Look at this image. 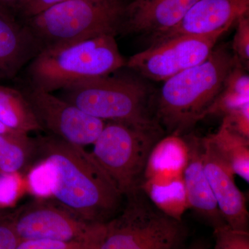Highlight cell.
<instances>
[{"label": "cell", "instance_id": "cell-24", "mask_svg": "<svg viewBox=\"0 0 249 249\" xmlns=\"http://www.w3.org/2000/svg\"><path fill=\"white\" fill-rule=\"evenodd\" d=\"M222 123L235 133L249 139V103L230 111L223 117Z\"/></svg>", "mask_w": 249, "mask_h": 249}, {"label": "cell", "instance_id": "cell-18", "mask_svg": "<svg viewBox=\"0 0 249 249\" xmlns=\"http://www.w3.org/2000/svg\"><path fill=\"white\" fill-rule=\"evenodd\" d=\"M0 122L19 133L42 131L22 91L2 85H0Z\"/></svg>", "mask_w": 249, "mask_h": 249}, {"label": "cell", "instance_id": "cell-9", "mask_svg": "<svg viewBox=\"0 0 249 249\" xmlns=\"http://www.w3.org/2000/svg\"><path fill=\"white\" fill-rule=\"evenodd\" d=\"M224 34L177 36L155 42L150 48L131 56L125 66L147 78L164 82L205 61Z\"/></svg>", "mask_w": 249, "mask_h": 249}, {"label": "cell", "instance_id": "cell-17", "mask_svg": "<svg viewBox=\"0 0 249 249\" xmlns=\"http://www.w3.org/2000/svg\"><path fill=\"white\" fill-rule=\"evenodd\" d=\"M203 139L235 175L249 182V139L235 133L222 123L217 132Z\"/></svg>", "mask_w": 249, "mask_h": 249}, {"label": "cell", "instance_id": "cell-21", "mask_svg": "<svg viewBox=\"0 0 249 249\" xmlns=\"http://www.w3.org/2000/svg\"><path fill=\"white\" fill-rule=\"evenodd\" d=\"M214 249H249V231L234 230L225 225L214 229Z\"/></svg>", "mask_w": 249, "mask_h": 249}, {"label": "cell", "instance_id": "cell-7", "mask_svg": "<svg viewBox=\"0 0 249 249\" xmlns=\"http://www.w3.org/2000/svg\"><path fill=\"white\" fill-rule=\"evenodd\" d=\"M59 91V97L100 120L139 125L160 124L150 111L147 87L130 77H97Z\"/></svg>", "mask_w": 249, "mask_h": 249}, {"label": "cell", "instance_id": "cell-1", "mask_svg": "<svg viewBox=\"0 0 249 249\" xmlns=\"http://www.w3.org/2000/svg\"><path fill=\"white\" fill-rule=\"evenodd\" d=\"M34 139L33 165L43 160L52 166L54 201L91 222L107 224L121 212L124 196L92 154L48 134Z\"/></svg>", "mask_w": 249, "mask_h": 249}, {"label": "cell", "instance_id": "cell-27", "mask_svg": "<svg viewBox=\"0 0 249 249\" xmlns=\"http://www.w3.org/2000/svg\"><path fill=\"white\" fill-rule=\"evenodd\" d=\"M63 1L65 0H29L22 10L19 20L31 17L49 6Z\"/></svg>", "mask_w": 249, "mask_h": 249}, {"label": "cell", "instance_id": "cell-29", "mask_svg": "<svg viewBox=\"0 0 249 249\" xmlns=\"http://www.w3.org/2000/svg\"><path fill=\"white\" fill-rule=\"evenodd\" d=\"M181 249H209V245L204 241H197L187 247H183Z\"/></svg>", "mask_w": 249, "mask_h": 249}, {"label": "cell", "instance_id": "cell-22", "mask_svg": "<svg viewBox=\"0 0 249 249\" xmlns=\"http://www.w3.org/2000/svg\"><path fill=\"white\" fill-rule=\"evenodd\" d=\"M235 24L232 41L233 56L242 65H247L249 61V14L241 17Z\"/></svg>", "mask_w": 249, "mask_h": 249}, {"label": "cell", "instance_id": "cell-23", "mask_svg": "<svg viewBox=\"0 0 249 249\" xmlns=\"http://www.w3.org/2000/svg\"><path fill=\"white\" fill-rule=\"evenodd\" d=\"M19 175L0 173V209L12 206L17 200L21 188Z\"/></svg>", "mask_w": 249, "mask_h": 249}, {"label": "cell", "instance_id": "cell-6", "mask_svg": "<svg viewBox=\"0 0 249 249\" xmlns=\"http://www.w3.org/2000/svg\"><path fill=\"white\" fill-rule=\"evenodd\" d=\"M121 212L107 223L98 249H181L188 237L182 220L160 211L142 189L124 197Z\"/></svg>", "mask_w": 249, "mask_h": 249}, {"label": "cell", "instance_id": "cell-8", "mask_svg": "<svg viewBox=\"0 0 249 249\" xmlns=\"http://www.w3.org/2000/svg\"><path fill=\"white\" fill-rule=\"evenodd\" d=\"M21 240H52L79 242L98 249L107 232V224L85 220L56 201L37 198L11 213Z\"/></svg>", "mask_w": 249, "mask_h": 249}, {"label": "cell", "instance_id": "cell-11", "mask_svg": "<svg viewBox=\"0 0 249 249\" xmlns=\"http://www.w3.org/2000/svg\"><path fill=\"white\" fill-rule=\"evenodd\" d=\"M20 90L41 129L50 135L85 147L93 145L106 124L53 93L27 83Z\"/></svg>", "mask_w": 249, "mask_h": 249}, {"label": "cell", "instance_id": "cell-13", "mask_svg": "<svg viewBox=\"0 0 249 249\" xmlns=\"http://www.w3.org/2000/svg\"><path fill=\"white\" fill-rule=\"evenodd\" d=\"M205 173L226 224L234 230L249 231L245 196L235 181L229 165L201 139Z\"/></svg>", "mask_w": 249, "mask_h": 249}, {"label": "cell", "instance_id": "cell-25", "mask_svg": "<svg viewBox=\"0 0 249 249\" xmlns=\"http://www.w3.org/2000/svg\"><path fill=\"white\" fill-rule=\"evenodd\" d=\"M0 209V249H16L20 238L11 219V213Z\"/></svg>", "mask_w": 249, "mask_h": 249}, {"label": "cell", "instance_id": "cell-12", "mask_svg": "<svg viewBox=\"0 0 249 249\" xmlns=\"http://www.w3.org/2000/svg\"><path fill=\"white\" fill-rule=\"evenodd\" d=\"M247 14L249 0H198L175 27L154 38L159 42L177 36L226 33Z\"/></svg>", "mask_w": 249, "mask_h": 249}, {"label": "cell", "instance_id": "cell-28", "mask_svg": "<svg viewBox=\"0 0 249 249\" xmlns=\"http://www.w3.org/2000/svg\"><path fill=\"white\" fill-rule=\"evenodd\" d=\"M29 0H0V12L19 19Z\"/></svg>", "mask_w": 249, "mask_h": 249}, {"label": "cell", "instance_id": "cell-15", "mask_svg": "<svg viewBox=\"0 0 249 249\" xmlns=\"http://www.w3.org/2000/svg\"><path fill=\"white\" fill-rule=\"evenodd\" d=\"M186 139L189 153L183 181L188 206L213 229L227 225L205 173L201 139L195 136H188Z\"/></svg>", "mask_w": 249, "mask_h": 249}, {"label": "cell", "instance_id": "cell-19", "mask_svg": "<svg viewBox=\"0 0 249 249\" xmlns=\"http://www.w3.org/2000/svg\"><path fill=\"white\" fill-rule=\"evenodd\" d=\"M34 156V139L29 134H0V173L20 174L29 170Z\"/></svg>", "mask_w": 249, "mask_h": 249}, {"label": "cell", "instance_id": "cell-14", "mask_svg": "<svg viewBox=\"0 0 249 249\" xmlns=\"http://www.w3.org/2000/svg\"><path fill=\"white\" fill-rule=\"evenodd\" d=\"M198 0H129L121 33L161 35L173 29Z\"/></svg>", "mask_w": 249, "mask_h": 249}, {"label": "cell", "instance_id": "cell-26", "mask_svg": "<svg viewBox=\"0 0 249 249\" xmlns=\"http://www.w3.org/2000/svg\"><path fill=\"white\" fill-rule=\"evenodd\" d=\"M16 249H95L79 242H66L52 240H21Z\"/></svg>", "mask_w": 249, "mask_h": 249}, {"label": "cell", "instance_id": "cell-16", "mask_svg": "<svg viewBox=\"0 0 249 249\" xmlns=\"http://www.w3.org/2000/svg\"><path fill=\"white\" fill-rule=\"evenodd\" d=\"M40 52L25 24L0 12V80L17 76Z\"/></svg>", "mask_w": 249, "mask_h": 249}, {"label": "cell", "instance_id": "cell-2", "mask_svg": "<svg viewBox=\"0 0 249 249\" xmlns=\"http://www.w3.org/2000/svg\"><path fill=\"white\" fill-rule=\"evenodd\" d=\"M234 62L233 55L223 46L214 49L205 61L165 80L155 116L162 128L183 135L206 117Z\"/></svg>", "mask_w": 249, "mask_h": 249}, {"label": "cell", "instance_id": "cell-4", "mask_svg": "<svg viewBox=\"0 0 249 249\" xmlns=\"http://www.w3.org/2000/svg\"><path fill=\"white\" fill-rule=\"evenodd\" d=\"M127 0H65L20 20L40 49L121 33Z\"/></svg>", "mask_w": 249, "mask_h": 249}, {"label": "cell", "instance_id": "cell-3", "mask_svg": "<svg viewBox=\"0 0 249 249\" xmlns=\"http://www.w3.org/2000/svg\"><path fill=\"white\" fill-rule=\"evenodd\" d=\"M116 36L104 35L43 49L27 65V84L53 93L125 66Z\"/></svg>", "mask_w": 249, "mask_h": 249}, {"label": "cell", "instance_id": "cell-30", "mask_svg": "<svg viewBox=\"0 0 249 249\" xmlns=\"http://www.w3.org/2000/svg\"><path fill=\"white\" fill-rule=\"evenodd\" d=\"M12 133H19V132H13V131L10 130L9 129H8L7 127H6V126H4V124L0 122V134Z\"/></svg>", "mask_w": 249, "mask_h": 249}, {"label": "cell", "instance_id": "cell-20", "mask_svg": "<svg viewBox=\"0 0 249 249\" xmlns=\"http://www.w3.org/2000/svg\"><path fill=\"white\" fill-rule=\"evenodd\" d=\"M27 185L29 191L37 198L48 199L52 196L54 175L52 166L47 162H37L29 169Z\"/></svg>", "mask_w": 249, "mask_h": 249}, {"label": "cell", "instance_id": "cell-5", "mask_svg": "<svg viewBox=\"0 0 249 249\" xmlns=\"http://www.w3.org/2000/svg\"><path fill=\"white\" fill-rule=\"evenodd\" d=\"M163 134L160 124H105L91 153L124 197L140 189L149 157Z\"/></svg>", "mask_w": 249, "mask_h": 249}, {"label": "cell", "instance_id": "cell-10", "mask_svg": "<svg viewBox=\"0 0 249 249\" xmlns=\"http://www.w3.org/2000/svg\"><path fill=\"white\" fill-rule=\"evenodd\" d=\"M189 147L185 136L170 134L152 149L141 189L160 207H173L186 200L183 172Z\"/></svg>", "mask_w": 249, "mask_h": 249}]
</instances>
